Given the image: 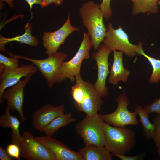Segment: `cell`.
<instances>
[{"label": "cell", "instance_id": "cell-19", "mask_svg": "<svg viewBox=\"0 0 160 160\" xmlns=\"http://www.w3.org/2000/svg\"><path fill=\"white\" fill-rule=\"evenodd\" d=\"M72 116L70 112L56 118L44 128L42 132L46 136L52 137L60 128L76 121V119Z\"/></svg>", "mask_w": 160, "mask_h": 160}, {"label": "cell", "instance_id": "cell-16", "mask_svg": "<svg viewBox=\"0 0 160 160\" xmlns=\"http://www.w3.org/2000/svg\"><path fill=\"white\" fill-rule=\"evenodd\" d=\"M113 52V61L111 66L108 81L109 83L117 85L119 81L126 83L131 72L124 66L123 52L119 51Z\"/></svg>", "mask_w": 160, "mask_h": 160}, {"label": "cell", "instance_id": "cell-25", "mask_svg": "<svg viewBox=\"0 0 160 160\" xmlns=\"http://www.w3.org/2000/svg\"><path fill=\"white\" fill-rule=\"evenodd\" d=\"M143 108L146 113L148 115L154 113L160 116V97L155 99L151 103Z\"/></svg>", "mask_w": 160, "mask_h": 160}, {"label": "cell", "instance_id": "cell-7", "mask_svg": "<svg viewBox=\"0 0 160 160\" xmlns=\"http://www.w3.org/2000/svg\"><path fill=\"white\" fill-rule=\"evenodd\" d=\"M92 46L89 35L84 32L82 41L74 56L70 60L64 61L61 64L59 73L58 83H60L67 79L72 83L75 82V76L80 73L83 60L89 59L90 57L89 52Z\"/></svg>", "mask_w": 160, "mask_h": 160}, {"label": "cell", "instance_id": "cell-21", "mask_svg": "<svg viewBox=\"0 0 160 160\" xmlns=\"http://www.w3.org/2000/svg\"><path fill=\"white\" fill-rule=\"evenodd\" d=\"M133 3L132 14H156L158 12V2L160 0H129Z\"/></svg>", "mask_w": 160, "mask_h": 160}, {"label": "cell", "instance_id": "cell-32", "mask_svg": "<svg viewBox=\"0 0 160 160\" xmlns=\"http://www.w3.org/2000/svg\"><path fill=\"white\" fill-rule=\"evenodd\" d=\"M29 5L30 7V12L32 15L31 10L33 4H37L40 5L42 7H44L42 4V0H25Z\"/></svg>", "mask_w": 160, "mask_h": 160}, {"label": "cell", "instance_id": "cell-9", "mask_svg": "<svg viewBox=\"0 0 160 160\" xmlns=\"http://www.w3.org/2000/svg\"><path fill=\"white\" fill-rule=\"evenodd\" d=\"M117 108L113 112L102 114L103 121L115 126L124 127L127 125H137L139 123L136 118L137 115L135 110L133 112L128 108L129 100L126 94L124 92L119 95L116 99Z\"/></svg>", "mask_w": 160, "mask_h": 160}, {"label": "cell", "instance_id": "cell-24", "mask_svg": "<svg viewBox=\"0 0 160 160\" xmlns=\"http://www.w3.org/2000/svg\"><path fill=\"white\" fill-rule=\"evenodd\" d=\"M19 59L18 58L12 57H7L0 54V64H1L7 68H19Z\"/></svg>", "mask_w": 160, "mask_h": 160}, {"label": "cell", "instance_id": "cell-23", "mask_svg": "<svg viewBox=\"0 0 160 160\" xmlns=\"http://www.w3.org/2000/svg\"><path fill=\"white\" fill-rule=\"evenodd\" d=\"M138 55L143 56L150 62L153 68V71L148 81L152 84H156L160 81V60L151 57L146 54L144 51L142 45L140 47L137 52Z\"/></svg>", "mask_w": 160, "mask_h": 160}, {"label": "cell", "instance_id": "cell-30", "mask_svg": "<svg viewBox=\"0 0 160 160\" xmlns=\"http://www.w3.org/2000/svg\"><path fill=\"white\" fill-rule=\"evenodd\" d=\"M0 159L1 160H12L7 151L0 147Z\"/></svg>", "mask_w": 160, "mask_h": 160}, {"label": "cell", "instance_id": "cell-31", "mask_svg": "<svg viewBox=\"0 0 160 160\" xmlns=\"http://www.w3.org/2000/svg\"><path fill=\"white\" fill-rule=\"evenodd\" d=\"M42 4L44 7H46L52 3H54L56 6H59L62 3L63 0H42Z\"/></svg>", "mask_w": 160, "mask_h": 160}, {"label": "cell", "instance_id": "cell-15", "mask_svg": "<svg viewBox=\"0 0 160 160\" xmlns=\"http://www.w3.org/2000/svg\"><path fill=\"white\" fill-rule=\"evenodd\" d=\"M35 138L52 151L56 160H82L78 152L70 149L57 139L45 135Z\"/></svg>", "mask_w": 160, "mask_h": 160}, {"label": "cell", "instance_id": "cell-5", "mask_svg": "<svg viewBox=\"0 0 160 160\" xmlns=\"http://www.w3.org/2000/svg\"><path fill=\"white\" fill-rule=\"evenodd\" d=\"M11 140L19 147L21 156L26 160H56L52 151L28 131L23 132L20 138L11 137Z\"/></svg>", "mask_w": 160, "mask_h": 160}, {"label": "cell", "instance_id": "cell-27", "mask_svg": "<svg viewBox=\"0 0 160 160\" xmlns=\"http://www.w3.org/2000/svg\"><path fill=\"white\" fill-rule=\"evenodd\" d=\"M153 123L156 127V132L153 139L156 147L160 145V116L157 115L154 118Z\"/></svg>", "mask_w": 160, "mask_h": 160}, {"label": "cell", "instance_id": "cell-1", "mask_svg": "<svg viewBox=\"0 0 160 160\" xmlns=\"http://www.w3.org/2000/svg\"><path fill=\"white\" fill-rule=\"evenodd\" d=\"M75 82L76 84L71 87V93L75 108L86 115L92 116L97 113L103 101L94 85L84 81L80 73L75 76Z\"/></svg>", "mask_w": 160, "mask_h": 160}, {"label": "cell", "instance_id": "cell-13", "mask_svg": "<svg viewBox=\"0 0 160 160\" xmlns=\"http://www.w3.org/2000/svg\"><path fill=\"white\" fill-rule=\"evenodd\" d=\"M37 67L33 64H23L19 68H11L0 64V98L7 88L18 83L23 77L37 71Z\"/></svg>", "mask_w": 160, "mask_h": 160}, {"label": "cell", "instance_id": "cell-22", "mask_svg": "<svg viewBox=\"0 0 160 160\" xmlns=\"http://www.w3.org/2000/svg\"><path fill=\"white\" fill-rule=\"evenodd\" d=\"M135 110L137 111L139 116L144 137L148 140H153L155 134L156 127L154 124L150 121L149 115L146 113L143 107L140 105L137 106Z\"/></svg>", "mask_w": 160, "mask_h": 160}, {"label": "cell", "instance_id": "cell-35", "mask_svg": "<svg viewBox=\"0 0 160 160\" xmlns=\"http://www.w3.org/2000/svg\"><path fill=\"white\" fill-rule=\"evenodd\" d=\"M158 4H160V1H159L158 2Z\"/></svg>", "mask_w": 160, "mask_h": 160}, {"label": "cell", "instance_id": "cell-2", "mask_svg": "<svg viewBox=\"0 0 160 160\" xmlns=\"http://www.w3.org/2000/svg\"><path fill=\"white\" fill-rule=\"evenodd\" d=\"M79 11L83 23L88 29L95 52L103 42L108 30L103 21L100 4L93 1H88L82 5Z\"/></svg>", "mask_w": 160, "mask_h": 160}, {"label": "cell", "instance_id": "cell-28", "mask_svg": "<svg viewBox=\"0 0 160 160\" xmlns=\"http://www.w3.org/2000/svg\"><path fill=\"white\" fill-rule=\"evenodd\" d=\"M6 151L9 155L11 157L20 160V150L19 147L16 144L12 143L8 145L6 148Z\"/></svg>", "mask_w": 160, "mask_h": 160}, {"label": "cell", "instance_id": "cell-26", "mask_svg": "<svg viewBox=\"0 0 160 160\" xmlns=\"http://www.w3.org/2000/svg\"><path fill=\"white\" fill-rule=\"evenodd\" d=\"M110 1L111 0H103L100 4V9L103 14L104 18L106 20L111 18L112 14Z\"/></svg>", "mask_w": 160, "mask_h": 160}, {"label": "cell", "instance_id": "cell-34", "mask_svg": "<svg viewBox=\"0 0 160 160\" xmlns=\"http://www.w3.org/2000/svg\"><path fill=\"white\" fill-rule=\"evenodd\" d=\"M156 151L158 156L160 157V145L157 147Z\"/></svg>", "mask_w": 160, "mask_h": 160}, {"label": "cell", "instance_id": "cell-17", "mask_svg": "<svg viewBox=\"0 0 160 160\" xmlns=\"http://www.w3.org/2000/svg\"><path fill=\"white\" fill-rule=\"evenodd\" d=\"M82 160H111L113 154L104 146L94 145H85L78 151Z\"/></svg>", "mask_w": 160, "mask_h": 160}, {"label": "cell", "instance_id": "cell-4", "mask_svg": "<svg viewBox=\"0 0 160 160\" xmlns=\"http://www.w3.org/2000/svg\"><path fill=\"white\" fill-rule=\"evenodd\" d=\"M102 114L97 113L92 116L86 115L75 126V131L85 145L104 146L105 137Z\"/></svg>", "mask_w": 160, "mask_h": 160}, {"label": "cell", "instance_id": "cell-18", "mask_svg": "<svg viewBox=\"0 0 160 160\" xmlns=\"http://www.w3.org/2000/svg\"><path fill=\"white\" fill-rule=\"evenodd\" d=\"M32 26L31 24L27 23L25 27V33L20 36H18L12 38H6L1 36L0 50L1 51H5L4 48L5 45L7 43L12 41H16L33 46H36L39 43L37 38L31 34Z\"/></svg>", "mask_w": 160, "mask_h": 160}, {"label": "cell", "instance_id": "cell-3", "mask_svg": "<svg viewBox=\"0 0 160 160\" xmlns=\"http://www.w3.org/2000/svg\"><path fill=\"white\" fill-rule=\"evenodd\" d=\"M105 137L104 146L113 155H125L130 152L136 143L135 132L125 127H113L104 122Z\"/></svg>", "mask_w": 160, "mask_h": 160}, {"label": "cell", "instance_id": "cell-14", "mask_svg": "<svg viewBox=\"0 0 160 160\" xmlns=\"http://www.w3.org/2000/svg\"><path fill=\"white\" fill-rule=\"evenodd\" d=\"M65 105L54 106L46 104L35 111L32 115V124L37 130L42 132L43 129L56 118L64 114Z\"/></svg>", "mask_w": 160, "mask_h": 160}, {"label": "cell", "instance_id": "cell-11", "mask_svg": "<svg viewBox=\"0 0 160 160\" xmlns=\"http://www.w3.org/2000/svg\"><path fill=\"white\" fill-rule=\"evenodd\" d=\"M34 74L33 73L29 74L24 79L20 80L10 88L4 91L0 98V104L4 100H5L7 106L11 110L13 111L16 110L18 113L23 122L26 120L23 109L24 95V89Z\"/></svg>", "mask_w": 160, "mask_h": 160}, {"label": "cell", "instance_id": "cell-12", "mask_svg": "<svg viewBox=\"0 0 160 160\" xmlns=\"http://www.w3.org/2000/svg\"><path fill=\"white\" fill-rule=\"evenodd\" d=\"M78 28L72 25L69 15L64 24L59 29L52 32H45L43 36V44L48 56L57 52L64 44L66 38L72 32L79 31Z\"/></svg>", "mask_w": 160, "mask_h": 160}, {"label": "cell", "instance_id": "cell-8", "mask_svg": "<svg viewBox=\"0 0 160 160\" xmlns=\"http://www.w3.org/2000/svg\"><path fill=\"white\" fill-rule=\"evenodd\" d=\"M108 29L103 42L105 45L111 52L119 50L125 53L130 57H133L137 54L140 46L141 42L137 45L131 43L126 33L121 26L117 29H114L111 22L109 23Z\"/></svg>", "mask_w": 160, "mask_h": 160}, {"label": "cell", "instance_id": "cell-20", "mask_svg": "<svg viewBox=\"0 0 160 160\" xmlns=\"http://www.w3.org/2000/svg\"><path fill=\"white\" fill-rule=\"evenodd\" d=\"M10 108L7 106L4 109V113L0 116V126L3 128H10L12 130L11 137L19 138L21 137L19 128L20 123L16 117L12 115Z\"/></svg>", "mask_w": 160, "mask_h": 160}, {"label": "cell", "instance_id": "cell-29", "mask_svg": "<svg viewBox=\"0 0 160 160\" xmlns=\"http://www.w3.org/2000/svg\"><path fill=\"white\" fill-rule=\"evenodd\" d=\"M114 156L119 158L122 160H143L146 156L144 151H142L137 155L132 156H126L125 155L115 154Z\"/></svg>", "mask_w": 160, "mask_h": 160}, {"label": "cell", "instance_id": "cell-10", "mask_svg": "<svg viewBox=\"0 0 160 160\" xmlns=\"http://www.w3.org/2000/svg\"><path fill=\"white\" fill-rule=\"evenodd\" d=\"M97 52L92 55L98 68V77L94 84L96 90L102 97H106L108 94V89L106 85V79L110 73L109 67L110 63L108 57L111 51L105 45H100Z\"/></svg>", "mask_w": 160, "mask_h": 160}, {"label": "cell", "instance_id": "cell-33", "mask_svg": "<svg viewBox=\"0 0 160 160\" xmlns=\"http://www.w3.org/2000/svg\"><path fill=\"white\" fill-rule=\"evenodd\" d=\"M13 0H1L0 3L5 1L9 5V7L11 8H12L13 7V3L12 1Z\"/></svg>", "mask_w": 160, "mask_h": 160}, {"label": "cell", "instance_id": "cell-6", "mask_svg": "<svg viewBox=\"0 0 160 160\" xmlns=\"http://www.w3.org/2000/svg\"><path fill=\"white\" fill-rule=\"evenodd\" d=\"M11 57L23 59L32 63L38 68L46 81L49 87L52 88L58 83L59 73L61 64L66 58L68 54L62 52H57L42 60L31 58L21 55H15L7 52Z\"/></svg>", "mask_w": 160, "mask_h": 160}]
</instances>
